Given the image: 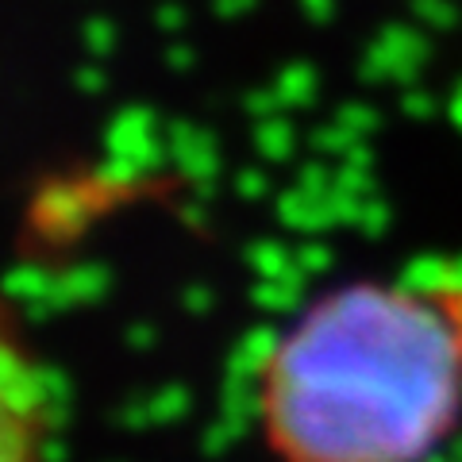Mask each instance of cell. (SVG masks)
<instances>
[{
  "mask_svg": "<svg viewBox=\"0 0 462 462\" xmlns=\"http://www.w3.org/2000/svg\"><path fill=\"white\" fill-rule=\"evenodd\" d=\"M462 420V273L358 278L300 309L258 358L273 462H428Z\"/></svg>",
  "mask_w": 462,
  "mask_h": 462,
  "instance_id": "obj_1",
  "label": "cell"
},
{
  "mask_svg": "<svg viewBox=\"0 0 462 462\" xmlns=\"http://www.w3.org/2000/svg\"><path fill=\"white\" fill-rule=\"evenodd\" d=\"M54 431V378L20 312L0 293V462H51Z\"/></svg>",
  "mask_w": 462,
  "mask_h": 462,
  "instance_id": "obj_2",
  "label": "cell"
}]
</instances>
